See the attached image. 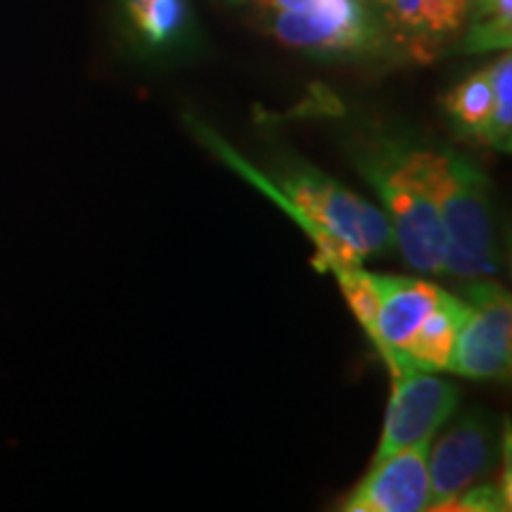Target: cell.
Returning <instances> with one entry per match:
<instances>
[{"label":"cell","mask_w":512,"mask_h":512,"mask_svg":"<svg viewBox=\"0 0 512 512\" xmlns=\"http://www.w3.org/2000/svg\"><path fill=\"white\" fill-rule=\"evenodd\" d=\"M430 441L375 460L366 477L351 491L342 510L347 512H420L430 510Z\"/></svg>","instance_id":"8"},{"label":"cell","mask_w":512,"mask_h":512,"mask_svg":"<svg viewBox=\"0 0 512 512\" xmlns=\"http://www.w3.org/2000/svg\"><path fill=\"white\" fill-rule=\"evenodd\" d=\"M465 311L467 304L463 297L441 290L434 309L422 320V325L411 337V342L406 344V349L396 356V361L389 366V373L394 375L399 370L437 373V370H446Z\"/></svg>","instance_id":"11"},{"label":"cell","mask_w":512,"mask_h":512,"mask_svg":"<svg viewBox=\"0 0 512 512\" xmlns=\"http://www.w3.org/2000/svg\"><path fill=\"white\" fill-rule=\"evenodd\" d=\"M375 283L380 292V306H377L370 342L380 351L384 363L392 366L396 356L418 332L427 313L434 309L441 287L425 278H406V275H375Z\"/></svg>","instance_id":"10"},{"label":"cell","mask_w":512,"mask_h":512,"mask_svg":"<svg viewBox=\"0 0 512 512\" xmlns=\"http://www.w3.org/2000/svg\"><path fill=\"white\" fill-rule=\"evenodd\" d=\"M489 79L494 88V112L486 124L482 145L498 152H510L512 143V55L505 50L489 64Z\"/></svg>","instance_id":"15"},{"label":"cell","mask_w":512,"mask_h":512,"mask_svg":"<svg viewBox=\"0 0 512 512\" xmlns=\"http://www.w3.org/2000/svg\"><path fill=\"white\" fill-rule=\"evenodd\" d=\"M337 278L347 306L354 313L358 325L366 332L368 339L373 337L377 306H380V292H377L375 275L361 271V266H339L332 271Z\"/></svg>","instance_id":"16"},{"label":"cell","mask_w":512,"mask_h":512,"mask_svg":"<svg viewBox=\"0 0 512 512\" xmlns=\"http://www.w3.org/2000/svg\"><path fill=\"white\" fill-rule=\"evenodd\" d=\"M444 112L460 136L482 143L486 124L494 112V88H491L489 69H477L458 81L446 93Z\"/></svg>","instance_id":"13"},{"label":"cell","mask_w":512,"mask_h":512,"mask_svg":"<svg viewBox=\"0 0 512 512\" xmlns=\"http://www.w3.org/2000/svg\"><path fill=\"white\" fill-rule=\"evenodd\" d=\"M228 3H235V5H242V3H247V0H228Z\"/></svg>","instance_id":"20"},{"label":"cell","mask_w":512,"mask_h":512,"mask_svg":"<svg viewBox=\"0 0 512 512\" xmlns=\"http://www.w3.org/2000/svg\"><path fill=\"white\" fill-rule=\"evenodd\" d=\"M252 3L254 8H259L261 12H299L309 5L316 3V0H247Z\"/></svg>","instance_id":"18"},{"label":"cell","mask_w":512,"mask_h":512,"mask_svg":"<svg viewBox=\"0 0 512 512\" xmlns=\"http://www.w3.org/2000/svg\"><path fill=\"white\" fill-rule=\"evenodd\" d=\"M444 510L465 512H501L510 510V484L479 482L444 505Z\"/></svg>","instance_id":"17"},{"label":"cell","mask_w":512,"mask_h":512,"mask_svg":"<svg viewBox=\"0 0 512 512\" xmlns=\"http://www.w3.org/2000/svg\"><path fill=\"white\" fill-rule=\"evenodd\" d=\"M470 27L463 38L465 53L510 50L512 43V0H477L472 3Z\"/></svg>","instance_id":"14"},{"label":"cell","mask_w":512,"mask_h":512,"mask_svg":"<svg viewBox=\"0 0 512 512\" xmlns=\"http://www.w3.org/2000/svg\"><path fill=\"white\" fill-rule=\"evenodd\" d=\"M470 10V0H389L380 17L389 41L427 62L465 29Z\"/></svg>","instance_id":"9"},{"label":"cell","mask_w":512,"mask_h":512,"mask_svg":"<svg viewBox=\"0 0 512 512\" xmlns=\"http://www.w3.org/2000/svg\"><path fill=\"white\" fill-rule=\"evenodd\" d=\"M126 27L147 53H174L195 34L190 0H119Z\"/></svg>","instance_id":"12"},{"label":"cell","mask_w":512,"mask_h":512,"mask_svg":"<svg viewBox=\"0 0 512 512\" xmlns=\"http://www.w3.org/2000/svg\"><path fill=\"white\" fill-rule=\"evenodd\" d=\"M366 3L370 5V8H373V10L377 12V15H382V10L387 8V3H389V0H366Z\"/></svg>","instance_id":"19"},{"label":"cell","mask_w":512,"mask_h":512,"mask_svg":"<svg viewBox=\"0 0 512 512\" xmlns=\"http://www.w3.org/2000/svg\"><path fill=\"white\" fill-rule=\"evenodd\" d=\"M230 164L235 162L228 155ZM271 176H256L247 171L249 178L287 214L294 216L299 228L316 245L318 271H335L339 266H361L366 259L384 254L394 247V233L382 207H375L347 185L325 176L316 166L297 157L273 159Z\"/></svg>","instance_id":"1"},{"label":"cell","mask_w":512,"mask_h":512,"mask_svg":"<svg viewBox=\"0 0 512 512\" xmlns=\"http://www.w3.org/2000/svg\"><path fill=\"white\" fill-rule=\"evenodd\" d=\"M354 164L382 200V211L406 264L418 273H444V233L437 202L422 176L418 147L399 140H366Z\"/></svg>","instance_id":"3"},{"label":"cell","mask_w":512,"mask_h":512,"mask_svg":"<svg viewBox=\"0 0 512 512\" xmlns=\"http://www.w3.org/2000/svg\"><path fill=\"white\" fill-rule=\"evenodd\" d=\"M418 155L444 233V273L465 280L494 275L501 249L486 176L456 150L418 147Z\"/></svg>","instance_id":"2"},{"label":"cell","mask_w":512,"mask_h":512,"mask_svg":"<svg viewBox=\"0 0 512 512\" xmlns=\"http://www.w3.org/2000/svg\"><path fill=\"white\" fill-rule=\"evenodd\" d=\"M465 318L453 344L451 373L470 380H508L512 361L510 294L491 280H475L463 290Z\"/></svg>","instance_id":"6"},{"label":"cell","mask_w":512,"mask_h":512,"mask_svg":"<svg viewBox=\"0 0 512 512\" xmlns=\"http://www.w3.org/2000/svg\"><path fill=\"white\" fill-rule=\"evenodd\" d=\"M503 453V427L484 411L460 413L430 441L427 470H430V510L444 505L496 470Z\"/></svg>","instance_id":"5"},{"label":"cell","mask_w":512,"mask_h":512,"mask_svg":"<svg viewBox=\"0 0 512 512\" xmlns=\"http://www.w3.org/2000/svg\"><path fill=\"white\" fill-rule=\"evenodd\" d=\"M458 403L460 389L456 384L420 370L394 373L392 399L373 463L420 441H432L434 434L458 411Z\"/></svg>","instance_id":"7"},{"label":"cell","mask_w":512,"mask_h":512,"mask_svg":"<svg viewBox=\"0 0 512 512\" xmlns=\"http://www.w3.org/2000/svg\"><path fill=\"white\" fill-rule=\"evenodd\" d=\"M266 31L285 48L318 57H366L389 43L366 0H316L299 12H266Z\"/></svg>","instance_id":"4"}]
</instances>
